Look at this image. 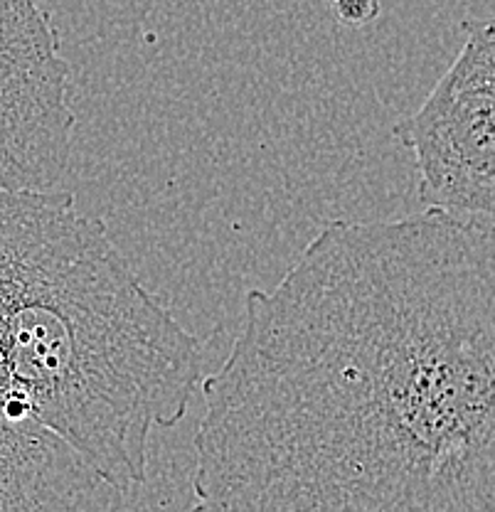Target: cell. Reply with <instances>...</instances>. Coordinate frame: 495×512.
Wrapping results in <instances>:
<instances>
[{
	"label": "cell",
	"mask_w": 495,
	"mask_h": 512,
	"mask_svg": "<svg viewBox=\"0 0 495 512\" xmlns=\"http://www.w3.org/2000/svg\"><path fill=\"white\" fill-rule=\"evenodd\" d=\"M200 392L195 510L495 512V217L326 224Z\"/></svg>",
	"instance_id": "cell-1"
},
{
	"label": "cell",
	"mask_w": 495,
	"mask_h": 512,
	"mask_svg": "<svg viewBox=\"0 0 495 512\" xmlns=\"http://www.w3.org/2000/svg\"><path fill=\"white\" fill-rule=\"evenodd\" d=\"M335 18L348 28H365L372 20H377L382 5L380 0H328Z\"/></svg>",
	"instance_id": "cell-6"
},
{
	"label": "cell",
	"mask_w": 495,
	"mask_h": 512,
	"mask_svg": "<svg viewBox=\"0 0 495 512\" xmlns=\"http://www.w3.org/2000/svg\"><path fill=\"white\" fill-rule=\"evenodd\" d=\"M202 382L193 333L72 192L0 190V424L40 421L114 493Z\"/></svg>",
	"instance_id": "cell-2"
},
{
	"label": "cell",
	"mask_w": 495,
	"mask_h": 512,
	"mask_svg": "<svg viewBox=\"0 0 495 512\" xmlns=\"http://www.w3.org/2000/svg\"><path fill=\"white\" fill-rule=\"evenodd\" d=\"M60 490L55 451L35 431L0 426V510H50Z\"/></svg>",
	"instance_id": "cell-5"
},
{
	"label": "cell",
	"mask_w": 495,
	"mask_h": 512,
	"mask_svg": "<svg viewBox=\"0 0 495 512\" xmlns=\"http://www.w3.org/2000/svg\"><path fill=\"white\" fill-rule=\"evenodd\" d=\"M60 32L37 0H0V190L57 188L77 114Z\"/></svg>",
	"instance_id": "cell-4"
},
{
	"label": "cell",
	"mask_w": 495,
	"mask_h": 512,
	"mask_svg": "<svg viewBox=\"0 0 495 512\" xmlns=\"http://www.w3.org/2000/svg\"><path fill=\"white\" fill-rule=\"evenodd\" d=\"M461 32L454 62L392 133L424 207L495 217V18H466Z\"/></svg>",
	"instance_id": "cell-3"
}]
</instances>
